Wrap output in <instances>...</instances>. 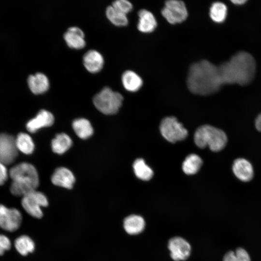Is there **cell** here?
<instances>
[{
    "mask_svg": "<svg viewBox=\"0 0 261 261\" xmlns=\"http://www.w3.org/2000/svg\"><path fill=\"white\" fill-rule=\"evenodd\" d=\"M187 82L190 92L200 95L214 93L223 85L218 66L207 60L193 63L190 66Z\"/></svg>",
    "mask_w": 261,
    "mask_h": 261,
    "instance_id": "cell-1",
    "label": "cell"
},
{
    "mask_svg": "<svg viewBox=\"0 0 261 261\" xmlns=\"http://www.w3.org/2000/svg\"><path fill=\"white\" fill-rule=\"evenodd\" d=\"M218 69L223 84L246 85L254 77L256 62L252 55L242 51L221 64Z\"/></svg>",
    "mask_w": 261,
    "mask_h": 261,
    "instance_id": "cell-2",
    "label": "cell"
},
{
    "mask_svg": "<svg viewBox=\"0 0 261 261\" xmlns=\"http://www.w3.org/2000/svg\"><path fill=\"white\" fill-rule=\"evenodd\" d=\"M12 180L10 191L15 196L23 197L36 190L39 178L35 167L28 162H22L13 167L9 172Z\"/></svg>",
    "mask_w": 261,
    "mask_h": 261,
    "instance_id": "cell-3",
    "label": "cell"
},
{
    "mask_svg": "<svg viewBox=\"0 0 261 261\" xmlns=\"http://www.w3.org/2000/svg\"><path fill=\"white\" fill-rule=\"evenodd\" d=\"M194 139L199 147L208 146L214 152L222 150L228 141L227 136L222 130L209 125L200 127L195 133Z\"/></svg>",
    "mask_w": 261,
    "mask_h": 261,
    "instance_id": "cell-4",
    "label": "cell"
},
{
    "mask_svg": "<svg viewBox=\"0 0 261 261\" xmlns=\"http://www.w3.org/2000/svg\"><path fill=\"white\" fill-rule=\"evenodd\" d=\"M123 100V96L120 93L108 87H105L93 97V102L101 113L105 115H113L118 111Z\"/></svg>",
    "mask_w": 261,
    "mask_h": 261,
    "instance_id": "cell-5",
    "label": "cell"
},
{
    "mask_svg": "<svg viewBox=\"0 0 261 261\" xmlns=\"http://www.w3.org/2000/svg\"><path fill=\"white\" fill-rule=\"evenodd\" d=\"M21 204L26 212L31 217L41 218L43 216L42 207L48 204L46 196L36 190L22 197Z\"/></svg>",
    "mask_w": 261,
    "mask_h": 261,
    "instance_id": "cell-6",
    "label": "cell"
},
{
    "mask_svg": "<svg viewBox=\"0 0 261 261\" xmlns=\"http://www.w3.org/2000/svg\"><path fill=\"white\" fill-rule=\"evenodd\" d=\"M160 131L162 136L171 143L184 140L188 135L187 130L173 116L165 117L162 120Z\"/></svg>",
    "mask_w": 261,
    "mask_h": 261,
    "instance_id": "cell-7",
    "label": "cell"
},
{
    "mask_svg": "<svg viewBox=\"0 0 261 261\" xmlns=\"http://www.w3.org/2000/svg\"><path fill=\"white\" fill-rule=\"evenodd\" d=\"M161 14L170 24L180 23L185 21L188 15L185 3L182 0H169L165 2Z\"/></svg>",
    "mask_w": 261,
    "mask_h": 261,
    "instance_id": "cell-8",
    "label": "cell"
},
{
    "mask_svg": "<svg viewBox=\"0 0 261 261\" xmlns=\"http://www.w3.org/2000/svg\"><path fill=\"white\" fill-rule=\"evenodd\" d=\"M22 219V214L16 208H9L0 204V228L13 232L20 227Z\"/></svg>",
    "mask_w": 261,
    "mask_h": 261,
    "instance_id": "cell-9",
    "label": "cell"
},
{
    "mask_svg": "<svg viewBox=\"0 0 261 261\" xmlns=\"http://www.w3.org/2000/svg\"><path fill=\"white\" fill-rule=\"evenodd\" d=\"M15 138L7 133H0V162L9 164L13 162L17 156Z\"/></svg>",
    "mask_w": 261,
    "mask_h": 261,
    "instance_id": "cell-10",
    "label": "cell"
},
{
    "mask_svg": "<svg viewBox=\"0 0 261 261\" xmlns=\"http://www.w3.org/2000/svg\"><path fill=\"white\" fill-rule=\"evenodd\" d=\"M168 248L172 258L175 261L186 260L190 255L191 246L183 238L174 237L169 241Z\"/></svg>",
    "mask_w": 261,
    "mask_h": 261,
    "instance_id": "cell-11",
    "label": "cell"
},
{
    "mask_svg": "<svg viewBox=\"0 0 261 261\" xmlns=\"http://www.w3.org/2000/svg\"><path fill=\"white\" fill-rule=\"evenodd\" d=\"M54 122L53 114L46 110H41L36 116L28 121L26 124L27 130L34 133L39 130L52 126Z\"/></svg>",
    "mask_w": 261,
    "mask_h": 261,
    "instance_id": "cell-12",
    "label": "cell"
},
{
    "mask_svg": "<svg viewBox=\"0 0 261 261\" xmlns=\"http://www.w3.org/2000/svg\"><path fill=\"white\" fill-rule=\"evenodd\" d=\"M232 170L234 175L242 182H249L252 179L254 176V170L252 164L244 158H238L233 161Z\"/></svg>",
    "mask_w": 261,
    "mask_h": 261,
    "instance_id": "cell-13",
    "label": "cell"
},
{
    "mask_svg": "<svg viewBox=\"0 0 261 261\" xmlns=\"http://www.w3.org/2000/svg\"><path fill=\"white\" fill-rule=\"evenodd\" d=\"M51 179L54 185L68 189H71L75 182L73 173L68 168L63 167L57 168Z\"/></svg>",
    "mask_w": 261,
    "mask_h": 261,
    "instance_id": "cell-14",
    "label": "cell"
},
{
    "mask_svg": "<svg viewBox=\"0 0 261 261\" xmlns=\"http://www.w3.org/2000/svg\"><path fill=\"white\" fill-rule=\"evenodd\" d=\"M83 64L91 73H97L103 68L104 59L102 54L95 50H89L83 56Z\"/></svg>",
    "mask_w": 261,
    "mask_h": 261,
    "instance_id": "cell-15",
    "label": "cell"
},
{
    "mask_svg": "<svg viewBox=\"0 0 261 261\" xmlns=\"http://www.w3.org/2000/svg\"><path fill=\"white\" fill-rule=\"evenodd\" d=\"M64 39L69 47L80 49L86 45L83 31L77 27L69 28L64 34Z\"/></svg>",
    "mask_w": 261,
    "mask_h": 261,
    "instance_id": "cell-16",
    "label": "cell"
},
{
    "mask_svg": "<svg viewBox=\"0 0 261 261\" xmlns=\"http://www.w3.org/2000/svg\"><path fill=\"white\" fill-rule=\"evenodd\" d=\"M28 83L31 91L36 95L45 92L49 87L48 78L41 72L29 75L28 79Z\"/></svg>",
    "mask_w": 261,
    "mask_h": 261,
    "instance_id": "cell-17",
    "label": "cell"
},
{
    "mask_svg": "<svg viewBox=\"0 0 261 261\" xmlns=\"http://www.w3.org/2000/svg\"><path fill=\"white\" fill-rule=\"evenodd\" d=\"M138 16L137 28L140 31L150 33L155 30L157 22L151 12L146 9H141L138 12Z\"/></svg>",
    "mask_w": 261,
    "mask_h": 261,
    "instance_id": "cell-18",
    "label": "cell"
},
{
    "mask_svg": "<svg viewBox=\"0 0 261 261\" xmlns=\"http://www.w3.org/2000/svg\"><path fill=\"white\" fill-rule=\"evenodd\" d=\"M145 222L144 218L138 215H131L126 217L123 222L126 232L130 235L141 232L144 229Z\"/></svg>",
    "mask_w": 261,
    "mask_h": 261,
    "instance_id": "cell-19",
    "label": "cell"
},
{
    "mask_svg": "<svg viewBox=\"0 0 261 261\" xmlns=\"http://www.w3.org/2000/svg\"><path fill=\"white\" fill-rule=\"evenodd\" d=\"M122 83L124 88L130 92H136L142 87L143 80L134 72L128 70L122 74Z\"/></svg>",
    "mask_w": 261,
    "mask_h": 261,
    "instance_id": "cell-20",
    "label": "cell"
},
{
    "mask_svg": "<svg viewBox=\"0 0 261 261\" xmlns=\"http://www.w3.org/2000/svg\"><path fill=\"white\" fill-rule=\"evenodd\" d=\"M72 127L74 132L81 139H87L93 134V129L91 124L86 118L75 119L72 122Z\"/></svg>",
    "mask_w": 261,
    "mask_h": 261,
    "instance_id": "cell-21",
    "label": "cell"
},
{
    "mask_svg": "<svg viewBox=\"0 0 261 261\" xmlns=\"http://www.w3.org/2000/svg\"><path fill=\"white\" fill-rule=\"evenodd\" d=\"M72 143V139L68 135L64 133H58L52 140V150L56 154H62L71 147Z\"/></svg>",
    "mask_w": 261,
    "mask_h": 261,
    "instance_id": "cell-22",
    "label": "cell"
},
{
    "mask_svg": "<svg viewBox=\"0 0 261 261\" xmlns=\"http://www.w3.org/2000/svg\"><path fill=\"white\" fill-rule=\"evenodd\" d=\"M15 143L18 150L25 154H30L34 151V142L31 137L26 133H19L15 138Z\"/></svg>",
    "mask_w": 261,
    "mask_h": 261,
    "instance_id": "cell-23",
    "label": "cell"
},
{
    "mask_svg": "<svg viewBox=\"0 0 261 261\" xmlns=\"http://www.w3.org/2000/svg\"><path fill=\"white\" fill-rule=\"evenodd\" d=\"M203 161L197 155L191 154L188 156L183 162L182 170L187 174H193L200 170Z\"/></svg>",
    "mask_w": 261,
    "mask_h": 261,
    "instance_id": "cell-24",
    "label": "cell"
},
{
    "mask_svg": "<svg viewBox=\"0 0 261 261\" xmlns=\"http://www.w3.org/2000/svg\"><path fill=\"white\" fill-rule=\"evenodd\" d=\"M14 246L16 250L22 255L26 256L32 252L35 248L33 241L27 235H21L14 241Z\"/></svg>",
    "mask_w": 261,
    "mask_h": 261,
    "instance_id": "cell-25",
    "label": "cell"
},
{
    "mask_svg": "<svg viewBox=\"0 0 261 261\" xmlns=\"http://www.w3.org/2000/svg\"><path fill=\"white\" fill-rule=\"evenodd\" d=\"M133 168L136 176L141 180H149L153 175L152 170L142 159L136 160L133 163Z\"/></svg>",
    "mask_w": 261,
    "mask_h": 261,
    "instance_id": "cell-26",
    "label": "cell"
},
{
    "mask_svg": "<svg viewBox=\"0 0 261 261\" xmlns=\"http://www.w3.org/2000/svg\"><path fill=\"white\" fill-rule=\"evenodd\" d=\"M106 15L109 20L116 26H125L128 24L126 14L118 11L112 5L107 7Z\"/></svg>",
    "mask_w": 261,
    "mask_h": 261,
    "instance_id": "cell-27",
    "label": "cell"
},
{
    "mask_svg": "<svg viewBox=\"0 0 261 261\" xmlns=\"http://www.w3.org/2000/svg\"><path fill=\"white\" fill-rule=\"evenodd\" d=\"M227 13V7L222 2H215L210 7V16L211 19L216 23L223 22L226 19Z\"/></svg>",
    "mask_w": 261,
    "mask_h": 261,
    "instance_id": "cell-28",
    "label": "cell"
},
{
    "mask_svg": "<svg viewBox=\"0 0 261 261\" xmlns=\"http://www.w3.org/2000/svg\"><path fill=\"white\" fill-rule=\"evenodd\" d=\"M112 6L120 12L127 14L132 9V5L127 0H116L114 1Z\"/></svg>",
    "mask_w": 261,
    "mask_h": 261,
    "instance_id": "cell-29",
    "label": "cell"
},
{
    "mask_svg": "<svg viewBox=\"0 0 261 261\" xmlns=\"http://www.w3.org/2000/svg\"><path fill=\"white\" fill-rule=\"evenodd\" d=\"M11 242L6 236L0 234V255L3 254L4 252L10 249Z\"/></svg>",
    "mask_w": 261,
    "mask_h": 261,
    "instance_id": "cell-30",
    "label": "cell"
},
{
    "mask_svg": "<svg viewBox=\"0 0 261 261\" xmlns=\"http://www.w3.org/2000/svg\"><path fill=\"white\" fill-rule=\"evenodd\" d=\"M237 258L241 261H250V258L247 251L242 247H238L235 251Z\"/></svg>",
    "mask_w": 261,
    "mask_h": 261,
    "instance_id": "cell-31",
    "label": "cell"
},
{
    "mask_svg": "<svg viewBox=\"0 0 261 261\" xmlns=\"http://www.w3.org/2000/svg\"><path fill=\"white\" fill-rule=\"evenodd\" d=\"M5 165L0 162V185H3L8 177L7 170Z\"/></svg>",
    "mask_w": 261,
    "mask_h": 261,
    "instance_id": "cell-32",
    "label": "cell"
},
{
    "mask_svg": "<svg viewBox=\"0 0 261 261\" xmlns=\"http://www.w3.org/2000/svg\"><path fill=\"white\" fill-rule=\"evenodd\" d=\"M236 260L235 252L230 251L224 255L223 261H236Z\"/></svg>",
    "mask_w": 261,
    "mask_h": 261,
    "instance_id": "cell-33",
    "label": "cell"
},
{
    "mask_svg": "<svg viewBox=\"0 0 261 261\" xmlns=\"http://www.w3.org/2000/svg\"><path fill=\"white\" fill-rule=\"evenodd\" d=\"M232 2L234 3V4L237 5H241L243 4L246 2V0H232Z\"/></svg>",
    "mask_w": 261,
    "mask_h": 261,
    "instance_id": "cell-34",
    "label": "cell"
},
{
    "mask_svg": "<svg viewBox=\"0 0 261 261\" xmlns=\"http://www.w3.org/2000/svg\"><path fill=\"white\" fill-rule=\"evenodd\" d=\"M260 114V115H261V114Z\"/></svg>",
    "mask_w": 261,
    "mask_h": 261,
    "instance_id": "cell-35",
    "label": "cell"
}]
</instances>
